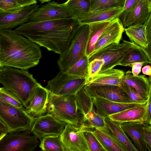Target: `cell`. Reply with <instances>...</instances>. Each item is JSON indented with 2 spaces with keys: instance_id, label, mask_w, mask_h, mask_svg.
Segmentation results:
<instances>
[{
  "instance_id": "ba28073f",
  "label": "cell",
  "mask_w": 151,
  "mask_h": 151,
  "mask_svg": "<svg viewBox=\"0 0 151 151\" xmlns=\"http://www.w3.org/2000/svg\"><path fill=\"white\" fill-rule=\"evenodd\" d=\"M88 78L64 73L60 71L49 80L46 87L50 93L59 96L76 94L83 89Z\"/></svg>"
},
{
  "instance_id": "ab89813d",
  "label": "cell",
  "mask_w": 151,
  "mask_h": 151,
  "mask_svg": "<svg viewBox=\"0 0 151 151\" xmlns=\"http://www.w3.org/2000/svg\"><path fill=\"white\" fill-rule=\"evenodd\" d=\"M142 133L147 150L151 151V133L143 128Z\"/></svg>"
},
{
  "instance_id": "7402d4cb",
  "label": "cell",
  "mask_w": 151,
  "mask_h": 151,
  "mask_svg": "<svg viewBox=\"0 0 151 151\" xmlns=\"http://www.w3.org/2000/svg\"><path fill=\"white\" fill-rule=\"evenodd\" d=\"M146 104L125 110L111 115L108 117L121 124L124 123H137L144 124L146 108Z\"/></svg>"
},
{
  "instance_id": "2e32d148",
  "label": "cell",
  "mask_w": 151,
  "mask_h": 151,
  "mask_svg": "<svg viewBox=\"0 0 151 151\" xmlns=\"http://www.w3.org/2000/svg\"><path fill=\"white\" fill-rule=\"evenodd\" d=\"M93 99L96 111L105 118L125 110L146 104L134 102H119L98 97L93 98Z\"/></svg>"
},
{
  "instance_id": "9c48e42d",
  "label": "cell",
  "mask_w": 151,
  "mask_h": 151,
  "mask_svg": "<svg viewBox=\"0 0 151 151\" xmlns=\"http://www.w3.org/2000/svg\"><path fill=\"white\" fill-rule=\"evenodd\" d=\"M38 137L31 130L9 133L0 139V151H33Z\"/></svg>"
},
{
  "instance_id": "52a82bcc",
  "label": "cell",
  "mask_w": 151,
  "mask_h": 151,
  "mask_svg": "<svg viewBox=\"0 0 151 151\" xmlns=\"http://www.w3.org/2000/svg\"><path fill=\"white\" fill-rule=\"evenodd\" d=\"M35 119L28 114L25 109L0 99V120L6 125L9 133L31 130Z\"/></svg>"
},
{
  "instance_id": "5b68a950",
  "label": "cell",
  "mask_w": 151,
  "mask_h": 151,
  "mask_svg": "<svg viewBox=\"0 0 151 151\" xmlns=\"http://www.w3.org/2000/svg\"><path fill=\"white\" fill-rule=\"evenodd\" d=\"M47 113L66 124L81 125V116L77 104L76 94L59 96L50 93Z\"/></svg>"
},
{
  "instance_id": "9a60e30c",
  "label": "cell",
  "mask_w": 151,
  "mask_h": 151,
  "mask_svg": "<svg viewBox=\"0 0 151 151\" xmlns=\"http://www.w3.org/2000/svg\"><path fill=\"white\" fill-rule=\"evenodd\" d=\"M50 91L40 83L35 88L33 96L25 109L31 116L37 118L47 112Z\"/></svg>"
},
{
  "instance_id": "4fadbf2b",
  "label": "cell",
  "mask_w": 151,
  "mask_h": 151,
  "mask_svg": "<svg viewBox=\"0 0 151 151\" xmlns=\"http://www.w3.org/2000/svg\"><path fill=\"white\" fill-rule=\"evenodd\" d=\"M39 7L36 4L12 11H0V30L12 29L28 22L32 13Z\"/></svg>"
},
{
  "instance_id": "f546056e",
  "label": "cell",
  "mask_w": 151,
  "mask_h": 151,
  "mask_svg": "<svg viewBox=\"0 0 151 151\" xmlns=\"http://www.w3.org/2000/svg\"><path fill=\"white\" fill-rule=\"evenodd\" d=\"M40 147L44 151H65L60 135H50L44 137L40 141Z\"/></svg>"
},
{
  "instance_id": "d4e9b609",
  "label": "cell",
  "mask_w": 151,
  "mask_h": 151,
  "mask_svg": "<svg viewBox=\"0 0 151 151\" xmlns=\"http://www.w3.org/2000/svg\"><path fill=\"white\" fill-rule=\"evenodd\" d=\"M122 80L139 92L148 96L150 85L149 78L144 75L134 76L130 70L124 73Z\"/></svg>"
},
{
  "instance_id": "816d5d0a",
  "label": "cell",
  "mask_w": 151,
  "mask_h": 151,
  "mask_svg": "<svg viewBox=\"0 0 151 151\" xmlns=\"http://www.w3.org/2000/svg\"><path fill=\"white\" fill-rule=\"evenodd\" d=\"M149 78L150 80V82L151 83V76H149Z\"/></svg>"
},
{
  "instance_id": "f1b7e54d",
  "label": "cell",
  "mask_w": 151,
  "mask_h": 151,
  "mask_svg": "<svg viewBox=\"0 0 151 151\" xmlns=\"http://www.w3.org/2000/svg\"><path fill=\"white\" fill-rule=\"evenodd\" d=\"M63 4L77 20L90 12V0H68Z\"/></svg>"
},
{
  "instance_id": "f6af8a7d",
  "label": "cell",
  "mask_w": 151,
  "mask_h": 151,
  "mask_svg": "<svg viewBox=\"0 0 151 151\" xmlns=\"http://www.w3.org/2000/svg\"><path fill=\"white\" fill-rule=\"evenodd\" d=\"M143 74L149 76H151V66L150 65H145L142 69Z\"/></svg>"
},
{
  "instance_id": "836d02e7",
  "label": "cell",
  "mask_w": 151,
  "mask_h": 151,
  "mask_svg": "<svg viewBox=\"0 0 151 151\" xmlns=\"http://www.w3.org/2000/svg\"><path fill=\"white\" fill-rule=\"evenodd\" d=\"M0 99L14 106L25 109L19 99L13 93L4 87L0 88Z\"/></svg>"
},
{
  "instance_id": "6da1fadb",
  "label": "cell",
  "mask_w": 151,
  "mask_h": 151,
  "mask_svg": "<svg viewBox=\"0 0 151 151\" xmlns=\"http://www.w3.org/2000/svg\"><path fill=\"white\" fill-rule=\"evenodd\" d=\"M75 18L28 22L15 30L40 47L60 55L80 25Z\"/></svg>"
},
{
  "instance_id": "cb8c5ba5",
  "label": "cell",
  "mask_w": 151,
  "mask_h": 151,
  "mask_svg": "<svg viewBox=\"0 0 151 151\" xmlns=\"http://www.w3.org/2000/svg\"><path fill=\"white\" fill-rule=\"evenodd\" d=\"M111 21L99 22L88 24L89 31L86 55L88 57L94 52L96 43L102 33Z\"/></svg>"
},
{
  "instance_id": "7bdbcfd3",
  "label": "cell",
  "mask_w": 151,
  "mask_h": 151,
  "mask_svg": "<svg viewBox=\"0 0 151 151\" xmlns=\"http://www.w3.org/2000/svg\"><path fill=\"white\" fill-rule=\"evenodd\" d=\"M0 139L7 134L9 133L8 128L6 125L0 120Z\"/></svg>"
},
{
  "instance_id": "7dc6e473",
  "label": "cell",
  "mask_w": 151,
  "mask_h": 151,
  "mask_svg": "<svg viewBox=\"0 0 151 151\" xmlns=\"http://www.w3.org/2000/svg\"><path fill=\"white\" fill-rule=\"evenodd\" d=\"M151 60V42L148 44V47L146 48Z\"/></svg>"
},
{
  "instance_id": "74e56055",
  "label": "cell",
  "mask_w": 151,
  "mask_h": 151,
  "mask_svg": "<svg viewBox=\"0 0 151 151\" xmlns=\"http://www.w3.org/2000/svg\"><path fill=\"white\" fill-rule=\"evenodd\" d=\"M141 0H126L124 11L120 16L121 19L132 11Z\"/></svg>"
},
{
  "instance_id": "f5cc1de1",
  "label": "cell",
  "mask_w": 151,
  "mask_h": 151,
  "mask_svg": "<svg viewBox=\"0 0 151 151\" xmlns=\"http://www.w3.org/2000/svg\"><path fill=\"white\" fill-rule=\"evenodd\" d=\"M150 64L151 65V63Z\"/></svg>"
},
{
  "instance_id": "7a4b0ae2",
  "label": "cell",
  "mask_w": 151,
  "mask_h": 151,
  "mask_svg": "<svg viewBox=\"0 0 151 151\" xmlns=\"http://www.w3.org/2000/svg\"><path fill=\"white\" fill-rule=\"evenodd\" d=\"M40 46L15 30H0V67L27 70L39 63Z\"/></svg>"
},
{
  "instance_id": "1f68e13d",
  "label": "cell",
  "mask_w": 151,
  "mask_h": 151,
  "mask_svg": "<svg viewBox=\"0 0 151 151\" xmlns=\"http://www.w3.org/2000/svg\"><path fill=\"white\" fill-rule=\"evenodd\" d=\"M89 63V57L85 55L65 73L88 78Z\"/></svg>"
},
{
  "instance_id": "d6a6232c",
  "label": "cell",
  "mask_w": 151,
  "mask_h": 151,
  "mask_svg": "<svg viewBox=\"0 0 151 151\" xmlns=\"http://www.w3.org/2000/svg\"><path fill=\"white\" fill-rule=\"evenodd\" d=\"M120 87L127 95L130 102L146 104L148 96L139 92L122 80Z\"/></svg>"
},
{
  "instance_id": "8fae6325",
  "label": "cell",
  "mask_w": 151,
  "mask_h": 151,
  "mask_svg": "<svg viewBox=\"0 0 151 151\" xmlns=\"http://www.w3.org/2000/svg\"><path fill=\"white\" fill-rule=\"evenodd\" d=\"M66 124L47 113L36 118L31 131L41 141L45 136L60 135Z\"/></svg>"
},
{
  "instance_id": "ee69618b",
  "label": "cell",
  "mask_w": 151,
  "mask_h": 151,
  "mask_svg": "<svg viewBox=\"0 0 151 151\" xmlns=\"http://www.w3.org/2000/svg\"><path fill=\"white\" fill-rule=\"evenodd\" d=\"M18 2L21 6H29L36 4L37 0H18Z\"/></svg>"
},
{
  "instance_id": "681fc988",
  "label": "cell",
  "mask_w": 151,
  "mask_h": 151,
  "mask_svg": "<svg viewBox=\"0 0 151 151\" xmlns=\"http://www.w3.org/2000/svg\"><path fill=\"white\" fill-rule=\"evenodd\" d=\"M149 7L150 12H151V4L149 5Z\"/></svg>"
},
{
  "instance_id": "8d00e7d4",
  "label": "cell",
  "mask_w": 151,
  "mask_h": 151,
  "mask_svg": "<svg viewBox=\"0 0 151 151\" xmlns=\"http://www.w3.org/2000/svg\"><path fill=\"white\" fill-rule=\"evenodd\" d=\"M21 7L18 0H0V11H13Z\"/></svg>"
},
{
  "instance_id": "f35d334b",
  "label": "cell",
  "mask_w": 151,
  "mask_h": 151,
  "mask_svg": "<svg viewBox=\"0 0 151 151\" xmlns=\"http://www.w3.org/2000/svg\"><path fill=\"white\" fill-rule=\"evenodd\" d=\"M146 106V108L144 121V124L148 123L151 120V83L150 82Z\"/></svg>"
},
{
  "instance_id": "d6986e66",
  "label": "cell",
  "mask_w": 151,
  "mask_h": 151,
  "mask_svg": "<svg viewBox=\"0 0 151 151\" xmlns=\"http://www.w3.org/2000/svg\"><path fill=\"white\" fill-rule=\"evenodd\" d=\"M149 6L147 0H141L132 11L121 19L124 28L137 24H144L151 14Z\"/></svg>"
},
{
  "instance_id": "7c38bea8",
  "label": "cell",
  "mask_w": 151,
  "mask_h": 151,
  "mask_svg": "<svg viewBox=\"0 0 151 151\" xmlns=\"http://www.w3.org/2000/svg\"><path fill=\"white\" fill-rule=\"evenodd\" d=\"M74 18L63 4L53 1L39 7L31 14L28 22Z\"/></svg>"
},
{
  "instance_id": "c3c4849f",
  "label": "cell",
  "mask_w": 151,
  "mask_h": 151,
  "mask_svg": "<svg viewBox=\"0 0 151 151\" xmlns=\"http://www.w3.org/2000/svg\"><path fill=\"white\" fill-rule=\"evenodd\" d=\"M41 4H43L45 2L50 1L51 0H38Z\"/></svg>"
},
{
  "instance_id": "d590c367",
  "label": "cell",
  "mask_w": 151,
  "mask_h": 151,
  "mask_svg": "<svg viewBox=\"0 0 151 151\" xmlns=\"http://www.w3.org/2000/svg\"><path fill=\"white\" fill-rule=\"evenodd\" d=\"M103 61L95 59L89 62L88 65V78L97 75L100 71L103 65Z\"/></svg>"
},
{
  "instance_id": "44dd1931",
  "label": "cell",
  "mask_w": 151,
  "mask_h": 151,
  "mask_svg": "<svg viewBox=\"0 0 151 151\" xmlns=\"http://www.w3.org/2000/svg\"><path fill=\"white\" fill-rule=\"evenodd\" d=\"M106 129L109 134L120 144L126 151H138L137 148L122 128L121 123L109 118H105Z\"/></svg>"
},
{
  "instance_id": "e0dca14e",
  "label": "cell",
  "mask_w": 151,
  "mask_h": 151,
  "mask_svg": "<svg viewBox=\"0 0 151 151\" xmlns=\"http://www.w3.org/2000/svg\"><path fill=\"white\" fill-rule=\"evenodd\" d=\"M124 29L119 18L112 20L96 43L94 52L111 44L119 43Z\"/></svg>"
},
{
  "instance_id": "60d3db41",
  "label": "cell",
  "mask_w": 151,
  "mask_h": 151,
  "mask_svg": "<svg viewBox=\"0 0 151 151\" xmlns=\"http://www.w3.org/2000/svg\"><path fill=\"white\" fill-rule=\"evenodd\" d=\"M145 65L142 62H138L133 64L132 68V73L134 76H137L141 73L142 66Z\"/></svg>"
},
{
  "instance_id": "603a6c76",
  "label": "cell",
  "mask_w": 151,
  "mask_h": 151,
  "mask_svg": "<svg viewBox=\"0 0 151 151\" xmlns=\"http://www.w3.org/2000/svg\"><path fill=\"white\" fill-rule=\"evenodd\" d=\"M143 125L137 123L121 124L123 129L138 150L146 151L147 149L142 133Z\"/></svg>"
},
{
  "instance_id": "484cf974",
  "label": "cell",
  "mask_w": 151,
  "mask_h": 151,
  "mask_svg": "<svg viewBox=\"0 0 151 151\" xmlns=\"http://www.w3.org/2000/svg\"><path fill=\"white\" fill-rule=\"evenodd\" d=\"M124 30L131 42L141 47H148L146 27L144 24L132 25L124 28Z\"/></svg>"
},
{
  "instance_id": "4dcf8cb0",
  "label": "cell",
  "mask_w": 151,
  "mask_h": 151,
  "mask_svg": "<svg viewBox=\"0 0 151 151\" xmlns=\"http://www.w3.org/2000/svg\"><path fill=\"white\" fill-rule=\"evenodd\" d=\"M126 0H90V12L116 8H123Z\"/></svg>"
},
{
  "instance_id": "e575fe53",
  "label": "cell",
  "mask_w": 151,
  "mask_h": 151,
  "mask_svg": "<svg viewBox=\"0 0 151 151\" xmlns=\"http://www.w3.org/2000/svg\"><path fill=\"white\" fill-rule=\"evenodd\" d=\"M93 129H85L84 134L90 151H106L92 132Z\"/></svg>"
},
{
  "instance_id": "ffe728a7",
  "label": "cell",
  "mask_w": 151,
  "mask_h": 151,
  "mask_svg": "<svg viewBox=\"0 0 151 151\" xmlns=\"http://www.w3.org/2000/svg\"><path fill=\"white\" fill-rule=\"evenodd\" d=\"M123 11V8H116L90 12L78 20L80 24H88L99 22L112 21L119 18Z\"/></svg>"
},
{
  "instance_id": "3957f363",
  "label": "cell",
  "mask_w": 151,
  "mask_h": 151,
  "mask_svg": "<svg viewBox=\"0 0 151 151\" xmlns=\"http://www.w3.org/2000/svg\"><path fill=\"white\" fill-rule=\"evenodd\" d=\"M0 83L19 99L25 109L39 83L27 70L7 66L0 67Z\"/></svg>"
},
{
  "instance_id": "8992f818",
  "label": "cell",
  "mask_w": 151,
  "mask_h": 151,
  "mask_svg": "<svg viewBox=\"0 0 151 151\" xmlns=\"http://www.w3.org/2000/svg\"><path fill=\"white\" fill-rule=\"evenodd\" d=\"M139 47L126 40L121 43H112L93 52L89 57V62L95 59L102 60L104 63L100 72L110 69L119 65L127 54Z\"/></svg>"
},
{
  "instance_id": "b9f144b4",
  "label": "cell",
  "mask_w": 151,
  "mask_h": 151,
  "mask_svg": "<svg viewBox=\"0 0 151 151\" xmlns=\"http://www.w3.org/2000/svg\"><path fill=\"white\" fill-rule=\"evenodd\" d=\"M146 27L148 44L151 42V14L148 20L144 24Z\"/></svg>"
},
{
  "instance_id": "ac0fdd59",
  "label": "cell",
  "mask_w": 151,
  "mask_h": 151,
  "mask_svg": "<svg viewBox=\"0 0 151 151\" xmlns=\"http://www.w3.org/2000/svg\"><path fill=\"white\" fill-rule=\"evenodd\" d=\"M124 73L123 70L113 68L101 72L95 76L88 78L86 86H115L120 87L122 78Z\"/></svg>"
},
{
  "instance_id": "5bb4252c",
  "label": "cell",
  "mask_w": 151,
  "mask_h": 151,
  "mask_svg": "<svg viewBox=\"0 0 151 151\" xmlns=\"http://www.w3.org/2000/svg\"><path fill=\"white\" fill-rule=\"evenodd\" d=\"M84 88L92 98H100L119 102H131L122 88L117 86H86Z\"/></svg>"
},
{
  "instance_id": "bcb514c9",
  "label": "cell",
  "mask_w": 151,
  "mask_h": 151,
  "mask_svg": "<svg viewBox=\"0 0 151 151\" xmlns=\"http://www.w3.org/2000/svg\"><path fill=\"white\" fill-rule=\"evenodd\" d=\"M143 128L151 133V120L148 123L144 124Z\"/></svg>"
},
{
  "instance_id": "4316f807",
  "label": "cell",
  "mask_w": 151,
  "mask_h": 151,
  "mask_svg": "<svg viewBox=\"0 0 151 151\" xmlns=\"http://www.w3.org/2000/svg\"><path fill=\"white\" fill-rule=\"evenodd\" d=\"M92 132L106 151H126L124 147L109 134L106 127L94 129Z\"/></svg>"
},
{
  "instance_id": "f907efd6",
  "label": "cell",
  "mask_w": 151,
  "mask_h": 151,
  "mask_svg": "<svg viewBox=\"0 0 151 151\" xmlns=\"http://www.w3.org/2000/svg\"><path fill=\"white\" fill-rule=\"evenodd\" d=\"M149 5L151 4V0H147Z\"/></svg>"
},
{
  "instance_id": "83f0119b",
  "label": "cell",
  "mask_w": 151,
  "mask_h": 151,
  "mask_svg": "<svg viewBox=\"0 0 151 151\" xmlns=\"http://www.w3.org/2000/svg\"><path fill=\"white\" fill-rule=\"evenodd\" d=\"M138 62L145 65L151 63V60L146 48L140 47L130 52L122 60L119 65L132 67L133 64Z\"/></svg>"
},
{
  "instance_id": "30bf717a",
  "label": "cell",
  "mask_w": 151,
  "mask_h": 151,
  "mask_svg": "<svg viewBox=\"0 0 151 151\" xmlns=\"http://www.w3.org/2000/svg\"><path fill=\"white\" fill-rule=\"evenodd\" d=\"M85 126L67 124L60 135L65 151H90L85 137Z\"/></svg>"
},
{
  "instance_id": "277c9868",
  "label": "cell",
  "mask_w": 151,
  "mask_h": 151,
  "mask_svg": "<svg viewBox=\"0 0 151 151\" xmlns=\"http://www.w3.org/2000/svg\"><path fill=\"white\" fill-rule=\"evenodd\" d=\"M88 24H80L66 49L60 55L57 63L60 71L65 73L86 55L89 34Z\"/></svg>"
}]
</instances>
